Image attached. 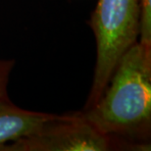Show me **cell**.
<instances>
[{
	"instance_id": "obj_1",
	"label": "cell",
	"mask_w": 151,
	"mask_h": 151,
	"mask_svg": "<svg viewBox=\"0 0 151 151\" xmlns=\"http://www.w3.org/2000/svg\"><path fill=\"white\" fill-rule=\"evenodd\" d=\"M80 113L101 134L149 150L151 45L137 41L129 47L100 99Z\"/></svg>"
},
{
	"instance_id": "obj_2",
	"label": "cell",
	"mask_w": 151,
	"mask_h": 151,
	"mask_svg": "<svg viewBox=\"0 0 151 151\" xmlns=\"http://www.w3.org/2000/svg\"><path fill=\"white\" fill-rule=\"evenodd\" d=\"M139 16L138 0H98L90 21L97 57L84 109L100 99L120 59L137 41Z\"/></svg>"
},
{
	"instance_id": "obj_3",
	"label": "cell",
	"mask_w": 151,
	"mask_h": 151,
	"mask_svg": "<svg viewBox=\"0 0 151 151\" xmlns=\"http://www.w3.org/2000/svg\"><path fill=\"white\" fill-rule=\"evenodd\" d=\"M111 150L139 149L126 141L101 134L80 112L60 115L34 134L0 146V151Z\"/></svg>"
},
{
	"instance_id": "obj_4",
	"label": "cell",
	"mask_w": 151,
	"mask_h": 151,
	"mask_svg": "<svg viewBox=\"0 0 151 151\" xmlns=\"http://www.w3.org/2000/svg\"><path fill=\"white\" fill-rule=\"evenodd\" d=\"M59 116L22 109L8 97L0 99V146L34 134Z\"/></svg>"
},
{
	"instance_id": "obj_5",
	"label": "cell",
	"mask_w": 151,
	"mask_h": 151,
	"mask_svg": "<svg viewBox=\"0 0 151 151\" xmlns=\"http://www.w3.org/2000/svg\"><path fill=\"white\" fill-rule=\"evenodd\" d=\"M139 5V32L137 41L151 45V0H138Z\"/></svg>"
},
{
	"instance_id": "obj_6",
	"label": "cell",
	"mask_w": 151,
	"mask_h": 151,
	"mask_svg": "<svg viewBox=\"0 0 151 151\" xmlns=\"http://www.w3.org/2000/svg\"><path fill=\"white\" fill-rule=\"evenodd\" d=\"M13 66L14 62L12 60H0V99L8 97L7 83Z\"/></svg>"
}]
</instances>
